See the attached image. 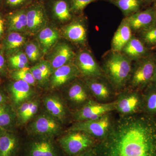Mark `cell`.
<instances>
[{
  "mask_svg": "<svg viewBox=\"0 0 156 156\" xmlns=\"http://www.w3.org/2000/svg\"><path fill=\"white\" fill-rule=\"evenodd\" d=\"M94 148L97 156H156V117L119 116Z\"/></svg>",
  "mask_w": 156,
  "mask_h": 156,
  "instance_id": "cell-1",
  "label": "cell"
},
{
  "mask_svg": "<svg viewBox=\"0 0 156 156\" xmlns=\"http://www.w3.org/2000/svg\"><path fill=\"white\" fill-rule=\"evenodd\" d=\"M133 61L121 52L108 51L101 66L104 76L117 93L126 89L132 70Z\"/></svg>",
  "mask_w": 156,
  "mask_h": 156,
  "instance_id": "cell-2",
  "label": "cell"
},
{
  "mask_svg": "<svg viewBox=\"0 0 156 156\" xmlns=\"http://www.w3.org/2000/svg\"><path fill=\"white\" fill-rule=\"evenodd\" d=\"M156 68V54L149 55L133 62L131 76L126 88L142 91L152 82Z\"/></svg>",
  "mask_w": 156,
  "mask_h": 156,
  "instance_id": "cell-3",
  "label": "cell"
},
{
  "mask_svg": "<svg viewBox=\"0 0 156 156\" xmlns=\"http://www.w3.org/2000/svg\"><path fill=\"white\" fill-rule=\"evenodd\" d=\"M97 142L92 136L80 131H67L58 140L59 147L69 156L78 155L94 147Z\"/></svg>",
  "mask_w": 156,
  "mask_h": 156,
  "instance_id": "cell-4",
  "label": "cell"
},
{
  "mask_svg": "<svg viewBox=\"0 0 156 156\" xmlns=\"http://www.w3.org/2000/svg\"><path fill=\"white\" fill-rule=\"evenodd\" d=\"M112 112L94 119L75 122L67 131H80L89 134L98 142L104 139L111 129L115 119Z\"/></svg>",
  "mask_w": 156,
  "mask_h": 156,
  "instance_id": "cell-5",
  "label": "cell"
},
{
  "mask_svg": "<svg viewBox=\"0 0 156 156\" xmlns=\"http://www.w3.org/2000/svg\"><path fill=\"white\" fill-rule=\"evenodd\" d=\"M115 111L119 115L128 116L143 113L142 92L126 88L117 93Z\"/></svg>",
  "mask_w": 156,
  "mask_h": 156,
  "instance_id": "cell-6",
  "label": "cell"
},
{
  "mask_svg": "<svg viewBox=\"0 0 156 156\" xmlns=\"http://www.w3.org/2000/svg\"><path fill=\"white\" fill-rule=\"evenodd\" d=\"M62 124L48 112L37 116L29 124V133L34 137H45L54 138L60 134Z\"/></svg>",
  "mask_w": 156,
  "mask_h": 156,
  "instance_id": "cell-7",
  "label": "cell"
},
{
  "mask_svg": "<svg viewBox=\"0 0 156 156\" xmlns=\"http://www.w3.org/2000/svg\"><path fill=\"white\" fill-rule=\"evenodd\" d=\"M65 101L71 113L93 99L83 78H76L67 85Z\"/></svg>",
  "mask_w": 156,
  "mask_h": 156,
  "instance_id": "cell-8",
  "label": "cell"
},
{
  "mask_svg": "<svg viewBox=\"0 0 156 156\" xmlns=\"http://www.w3.org/2000/svg\"><path fill=\"white\" fill-rule=\"evenodd\" d=\"M83 79L94 100L102 103L115 101L117 93L104 76Z\"/></svg>",
  "mask_w": 156,
  "mask_h": 156,
  "instance_id": "cell-9",
  "label": "cell"
},
{
  "mask_svg": "<svg viewBox=\"0 0 156 156\" xmlns=\"http://www.w3.org/2000/svg\"><path fill=\"white\" fill-rule=\"evenodd\" d=\"M114 111H115V101L102 103L92 99L81 108L72 112L71 116L75 122H81L97 119Z\"/></svg>",
  "mask_w": 156,
  "mask_h": 156,
  "instance_id": "cell-10",
  "label": "cell"
},
{
  "mask_svg": "<svg viewBox=\"0 0 156 156\" xmlns=\"http://www.w3.org/2000/svg\"><path fill=\"white\" fill-rule=\"evenodd\" d=\"M26 144L24 156H61L53 138L34 137Z\"/></svg>",
  "mask_w": 156,
  "mask_h": 156,
  "instance_id": "cell-11",
  "label": "cell"
},
{
  "mask_svg": "<svg viewBox=\"0 0 156 156\" xmlns=\"http://www.w3.org/2000/svg\"><path fill=\"white\" fill-rule=\"evenodd\" d=\"M73 62L79 69L82 78L104 76L101 66L89 50H82L76 54Z\"/></svg>",
  "mask_w": 156,
  "mask_h": 156,
  "instance_id": "cell-12",
  "label": "cell"
},
{
  "mask_svg": "<svg viewBox=\"0 0 156 156\" xmlns=\"http://www.w3.org/2000/svg\"><path fill=\"white\" fill-rule=\"evenodd\" d=\"M27 31L30 34H38L46 27L48 17L42 1H35L27 8Z\"/></svg>",
  "mask_w": 156,
  "mask_h": 156,
  "instance_id": "cell-13",
  "label": "cell"
},
{
  "mask_svg": "<svg viewBox=\"0 0 156 156\" xmlns=\"http://www.w3.org/2000/svg\"><path fill=\"white\" fill-rule=\"evenodd\" d=\"M133 35H138L146 30L156 23V12L154 7L125 17Z\"/></svg>",
  "mask_w": 156,
  "mask_h": 156,
  "instance_id": "cell-14",
  "label": "cell"
},
{
  "mask_svg": "<svg viewBox=\"0 0 156 156\" xmlns=\"http://www.w3.org/2000/svg\"><path fill=\"white\" fill-rule=\"evenodd\" d=\"M80 77V71L73 62L53 70L50 78V86L52 89L60 88Z\"/></svg>",
  "mask_w": 156,
  "mask_h": 156,
  "instance_id": "cell-15",
  "label": "cell"
},
{
  "mask_svg": "<svg viewBox=\"0 0 156 156\" xmlns=\"http://www.w3.org/2000/svg\"><path fill=\"white\" fill-rule=\"evenodd\" d=\"M83 19L78 18L73 20L62 28V34L66 39L73 43L84 45L87 41V28Z\"/></svg>",
  "mask_w": 156,
  "mask_h": 156,
  "instance_id": "cell-16",
  "label": "cell"
},
{
  "mask_svg": "<svg viewBox=\"0 0 156 156\" xmlns=\"http://www.w3.org/2000/svg\"><path fill=\"white\" fill-rule=\"evenodd\" d=\"M43 103L47 112L63 124L66 122L69 115V108L65 101L56 95H46Z\"/></svg>",
  "mask_w": 156,
  "mask_h": 156,
  "instance_id": "cell-17",
  "label": "cell"
},
{
  "mask_svg": "<svg viewBox=\"0 0 156 156\" xmlns=\"http://www.w3.org/2000/svg\"><path fill=\"white\" fill-rule=\"evenodd\" d=\"M42 1L46 11L49 10L54 18L65 23L72 20L74 14L72 11L70 0H48Z\"/></svg>",
  "mask_w": 156,
  "mask_h": 156,
  "instance_id": "cell-18",
  "label": "cell"
},
{
  "mask_svg": "<svg viewBox=\"0 0 156 156\" xmlns=\"http://www.w3.org/2000/svg\"><path fill=\"white\" fill-rule=\"evenodd\" d=\"M76 53L68 44L62 42L56 45L49 57L53 70L70 62H73Z\"/></svg>",
  "mask_w": 156,
  "mask_h": 156,
  "instance_id": "cell-19",
  "label": "cell"
},
{
  "mask_svg": "<svg viewBox=\"0 0 156 156\" xmlns=\"http://www.w3.org/2000/svg\"><path fill=\"white\" fill-rule=\"evenodd\" d=\"M32 86L22 80H14L9 87L12 104L17 108L25 101L30 100L34 95Z\"/></svg>",
  "mask_w": 156,
  "mask_h": 156,
  "instance_id": "cell-20",
  "label": "cell"
},
{
  "mask_svg": "<svg viewBox=\"0 0 156 156\" xmlns=\"http://www.w3.org/2000/svg\"><path fill=\"white\" fill-rule=\"evenodd\" d=\"M20 148V143L17 135L12 131L1 128L0 156H17Z\"/></svg>",
  "mask_w": 156,
  "mask_h": 156,
  "instance_id": "cell-21",
  "label": "cell"
},
{
  "mask_svg": "<svg viewBox=\"0 0 156 156\" xmlns=\"http://www.w3.org/2000/svg\"><path fill=\"white\" fill-rule=\"evenodd\" d=\"M121 53L134 62L151 53L148 49L138 37L133 35L130 41L123 48Z\"/></svg>",
  "mask_w": 156,
  "mask_h": 156,
  "instance_id": "cell-22",
  "label": "cell"
},
{
  "mask_svg": "<svg viewBox=\"0 0 156 156\" xmlns=\"http://www.w3.org/2000/svg\"><path fill=\"white\" fill-rule=\"evenodd\" d=\"M133 35L129 24L124 18L112 39L111 50L115 52H121Z\"/></svg>",
  "mask_w": 156,
  "mask_h": 156,
  "instance_id": "cell-23",
  "label": "cell"
},
{
  "mask_svg": "<svg viewBox=\"0 0 156 156\" xmlns=\"http://www.w3.org/2000/svg\"><path fill=\"white\" fill-rule=\"evenodd\" d=\"M40 106L38 99L32 98L18 107L16 110V122L20 125L28 122L37 113Z\"/></svg>",
  "mask_w": 156,
  "mask_h": 156,
  "instance_id": "cell-24",
  "label": "cell"
},
{
  "mask_svg": "<svg viewBox=\"0 0 156 156\" xmlns=\"http://www.w3.org/2000/svg\"><path fill=\"white\" fill-rule=\"evenodd\" d=\"M9 30L22 32L27 31V8L9 12L7 15Z\"/></svg>",
  "mask_w": 156,
  "mask_h": 156,
  "instance_id": "cell-25",
  "label": "cell"
},
{
  "mask_svg": "<svg viewBox=\"0 0 156 156\" xmlns=\"http://www.w3.org/2000/svg\"><path fill=\"white\" fill-rule=\"evenodd\" d=\"M143 113L156 117V83L152 82L142 91Z\"/></svg>",
  "mask_w": 156,
  "mask_h": 156,
  "instance_id": "cell-26",
  "label": "cell"
},
{
  "mask_svg": "<svg viewBox=\"0 0 156 156\" xmlns=\"http://www.w3.org/2000/svg\"><path fill=\"white\" fill-rule=\"evenodd\" d=\"M59 34L56 29L47 27L38 33L37 42L44 53H47L56 44Z\"/></svg>",
  "mask_w": 156,
  "mask_h": 156,
  "instance_id": "cell-27",
  "label": "cell"
},
{
  "mask_svg": "<svg viewBox=\"0 0 156 156\" xmlns=\"http://www.w3.org/2000/svg\"><path fill=\"white\" fill-rule=\"evenodd\" d=\"M16 122V113L8 102L0 105V128L12 131Z\"/></svg>",
  "mask_w": 156,
  "mask_h": 156,
  "instance_id": "cell-28",
  "label": "cell"
},
{
  "mask_svg": "<svg viewBox=\"0 0 156 156\" xmlns=\"http://www.w3.org/2000/svg\"><path fill=\"white\" fill-rule=\"evenodd\" d=\"M108 1L121 10L125 17L141 11L143 5L144 4L142 0H109Z\"/></svg>",
  "mask_w": 156,
  "mask_h": 156,
  "instance_id": "cell-29",
  "label": "cell"
},
{
  "mask_svg": "<svg viewBox=\"0 0 156 156\" xmlns=\"http://www.w3.org/2000/svg\"><path fill=\"white\" fill-rule=\"evenodd\" d=\"M26 38L20 33L10 32L4 42L6 52L11 53L17 51L25 44Z\"/></svg>",
  "mask_w": 156,
  "mask_h": 156,
  "instance_id": "cell-30",
  "label": "cell"
},
{
  "mask_svg": "<svg viewBox=\"0 0 156 156\" xmlns=\"http://www.w3.org/2000/svg\"><path fill=\"white\" fill-rule=\"evenodd\" d=\"M11 76L14 80L23 81L31 86H35L37 83L29 67L14 70L11 73Z\"/></svg>",
  "mask_w": 156,
  "mask_h": 156,
  "instance_id": "cell-31",
  "label": "cell"
},
{
  "mask_svg": "<svg viewBox=\"0 0 156 156\" xmlns=\"http://www.w3.org/2000/svg\"><path fill=\"white\" fill-rule=\"evenodd\" d=\"M138 37L150 50L156 48V23L146 30L138 34Z\"/></svg>",
  "mask_w": 156,
  "mask_h": 156,
  "instance_id": "cell-32",
  "label": "cell"
},
{
  "mask_svg": "<svg viewBox=\"0 0 156 156\" xmlns=\"http://www.w3.org/2000/svg\"><path fill=\"white\" fill-rule=\"evenodd\" d=\"M24 53L29 61L35 62L41 58L43 51L37 41H33L29 42L26 45Z\"/></svg>",
  "mask_w": 156,
  "mask_h": 156,
  "instance_id": "cell-33",
  "label": "cell"
},
{
  "mask_svg": "<svg viewBox=\"0 0 156 156\" xmlns=\"http://www.w3.org/2000/svg\"><path fill=\"white\" fill-rule=\"evenodd\" d=\"M9 62L11 67L15 70L28 67L29 60L25 53L20 51L14 53L9 58Z\"/></svg>",
  "mask_w": 156,
  "mask_h": 156,
  "instance_id": "cell-34",
  "label": "cell"
},
{
  "mask_svg": "<svg viewBox=\"0 0 156 156\" xmlns=\"http://www.w3.org/2000/svg\"><path fill=\"white\" fill-rule=\"evenodd\" d=\"M36 0H3L2 3L11 11L27 8Z\"/></svg>",
  "mask_w": 156,
  "mask_h": 156,
  "instance_id": "cell-35",
  "label": "cell"
},
{
  "mask_svg": "<svg viewBox=\"0 0 156 156\" xmlns=\"http://www.w3.org/2000/svg\"><path fill=\"white\" fill-rule=\"evenodd\" d=\"M98 0H70L72 11L75 15L83 14L84 9L89 4Z\"/></svg>",
  "mask_w": 156,
  "mask_h": 156,
  "instance_id": "cell-36",
  "label": "cell"
},
{
  "mask_svg": "<svg viewBox=\"0 0 156 156\" xmlns=\"http://www.w3.org/2000/svg\"><path fill=\"white\" fill-rule=\"evenodd\" d=\"M36 66L38 68L45 79L48 81L53 72L51 63L48 60H42L37 63Z\"/></svg>",
  "mask_w": 156,
  "mask_h": 156,
  "instance_id": "cell-37",
  "label": "cell"
},
{
  "mask_svg": "<svg viewBox=\"0 0 156 156\" xmlns=\"http://www.w3.org/2000/svg\"><path fill=\"white\" fill-rule=\"evenodd\" d=\"M30 69L37 83H38L41 86L46 85L48 81L45 79L40 70L35 65L34 66L30 68Z\"/></svg>",
  "mask_w": 156,
  "mask_h": 156,
  "instance_id": "cell-38",
  "label": "cell"
},
{
  "mask_svg": "<svg viewBox=\"0 0 156 156\" xmlns=\"http://www.w3.org/2000/svg\"><path fill=\"white\" fill-rule=\"evenodd\" d=\"M6 69V62L2 53L0 51V73L5 72Z\"/></svg>",
  "mask_w": 156,
  "mask_h": 156,
  "instance_id": "cell-39",
  "label": "cell"
},
{
  "mask_svg": "<svg viewBox=\"0 0 156 156\" xmlns=\"http://www.w3.org/2000/svg\"><path fill=\"white\" fill-rule=\"evenodd\" d=\"M76 156H97L94 147Z\"/></svg>",
  "mask_w": 156,
  "mask_h": 156,
  "instance_id": "cell-40",
  "label": "cell"
},
{
  "mask_svg": "<svg viewBox=\"0 0 156 156\" xmlns=\"http://www.w3.org/2000/svg\"><path fill=\"white\" fill-rule=\"evenodd\" d=\"M4 25H5V20L3 18L2 13L0 12V40L2 38V37L4 32Z\"/></svg>",
  "mask_w": 156,
  "mask_h": 156,
  "instance_id": "cell-41",
  "label": "cell"
},
{
  "mask_svg": "<svg viewBox=\"0 0 156 156\" xmlns=\"http://www.w3.org/2000/svg\"><path fill=\"white\" fill-rule=\"evenodd\" d=\"M9 98L2 92L0 90V105L8 102Z\"/></svg>",
  "mask_w": 156,
  "mask_h": 156,
  "instance_id": "cell-42",
  "label": "cell"
},
{
  "mask_svg": "<svg viewBox=\"0 0 156 156\" xmlns=\"http://www.w3.org/2000/svg\"><path fill=\"white\" fill-rule=\"evenodd\" d=\"M144 4H150L151 3H154L155 2L156 0H142Z\"/></svg>",
  "mask_w": 156,
  "mask_h": 156,
  "instance_id": "cell-43",
  "label": "cell"
},
{
  "mask_svg": "<svg viewBox=\"0 0 156 156\" xmlns=\"http://www.w3.org/2000/svg\"><path fill=\"white\" fill-rule=\"evenodd\" d=\"M152 82L156 83V68L155 70L154 73L153 78Z\"/></svg>",
  "mask_w": 156,
  "mask_h": 156,
  "instance_id": "cell-44",
  "label": "cell"
},
{
  "mask_svg": "<svg viewBox=\"0 0 156 156\" xmlns=\"http://www.w3.org/2000/svg\"><path fill=\"white\" fill-rule=\"evenodd\" d=\"M154 5L153 7H154V8L156 12V0L155 2H154Z\"/></svg>",
  "mask_w": 156,
  "mask_h": 156,
  "instance_id": "cell-45",
  "label": "cell"
},
{
  "mask_svg": "<svg viewBox=\"0 0 156 156\" xmlns=\"http://www.w3.org/2000/svg\"><path fill=\"white\" fill-rule=\"evenodd\" d=\"M2 1L3 0H0V5H1V4H2Z\"/></svg>",
  "mask_w": 156,
  "mask_h": 156,
  "instance_id": "cell-46",
  "label": "cell"
},
{
  "mask_svg": "<svg viewBox=\"0 0 156 156\" xmlns=\"http://www.w3.org/2000/svg\"><path fill=\"white\" fill-rule=\"evenodd\" d=\"M1 128H0V140H1Z\"/></svg>",
  "mask_w": 156,
  "mask_h": 156,
  "instance_id": "cell-47",
  "label": "cell"
},
{
  "mask_svg": "<svg viewBox=\"0 0 156 156\" xmlns=\"http://www.w3.org/2000/svg\"><path fill=\"white\" fill-rule=\"evenodd\" d=\"M42 1V0H36V1Z\"/></svg>",
  "mask_w": 156,
  "mask_h": 156,
  "instance_id": "cell-48",
  "label": "cell"
},
{
  "mask_svg": "<svg viewBox=\"0 0 156 156\" xmlns=\"http://www.w3.org/2000/svg\"><path fill=\"white\" fill-rule=\"evenodd\" d=\"M108 1H109V0H108Z\"/></svg>",
  "mask_w": 156,
  "mask_h": 156,
  "instance_id": "cell-49",
  "label": "cell"
},
{
  "mask_svg": "<svg viewBox=\"0 0 156 156\" xmlns=\"http://www.w3.org/2000/svg\"><path fill=\"white\" fill-rule=\"evenodd\" d=\"M155 49H156V48H155Z\"/></svg>",
  "mask_w": 156,
  "mask_h": 156,
  "instance_id": "cell-50",
  "label": "cell"
}]
</instances>
